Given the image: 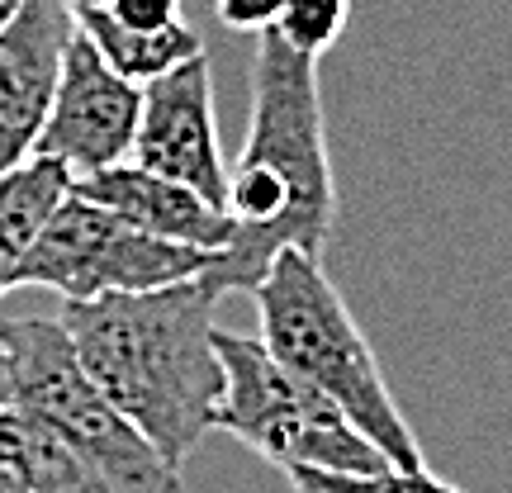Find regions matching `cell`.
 Masks as SVG:
<instances>
[{
	"instance_id": "d6986e66",
	"label": "cell",
	"mask_w": 512,
	"mask_h": 493,
	"mask_svg": "<svg viewBox=\"0 0 512 493\" xmlns=\"http://www.w3.org/2000/svg\"><path fill=\"white\" fill-rule=\"evenodd\" d=\"M10 403V370H5V351H0V408Z\"/></svg>"
},
{
	"instance_id": "7a4b0ae2",
	"label": "cell",
	"mask_w": 512,
	"mask_h": 493,
	"mask_svg": "<svg viewBox=\"0 0 512 493\" xmlns=\"http://www.w3.org/2000/svg\"><path fill=\"white\" fill-rule=\"evenodd\" d=\"M214 304L219 294L204 280H176L162 290L81 299L57 318L100 394L176 470L214 432L223 403Z\"/></svg>"
},
{
	"instance_id": "30bf717a",
	"label": "cell",
	"mask_w": 512,
	"mask_h": 493,
	"mask_svg": "<svg viewBox=\"0 0 512 493\" xmlns=\"http://www.w3.org/2000/svg\"><path fill=\"white\" fill-rule=\"evenodd\" d=\"M72 190L114 209L119 219H128L152 238L185 242L200 252H223L233 242V223L223 209H214L200 190L171 181V176H157L138 162H119L95 171V176H81V181H72Z\"/></svg>"
},
{
	"instance_id": "2e32d148",
	"label": "cell",
	"mask_w": 512,
	"mask_h": 493,
	"mask_svg": "<svg viewBox=\"0 0 512 493\" xmlns=\"http://www.w3.org/2000/svg\"><path fill=\"white\" fill-rule=\"evenodd\" d=\"M105 15L124 29H138V34H157V29H171L181 24V0H114Z\"/></svg>"
},
{
	"instance_id": "8992f818",
	"label": "cell",
	"mask_w": 512,
	"mask_h": 493,
	"mask_svg": "<svg viewBox=\"0 0 512 493\" xmlns=\"http://www.w3.org/2000/svg\"><path fill=\"white\" fill-rule=\"evenodd\" d=\"M219 252H200L185 242L152 238L143 228L119 219L114 209L67 190V200L53 209L48 228L38 233L29 252L24 285L57 290L67 304L100 299V294L162 290L176 280H200Z\"/></svg>"
},
{
	"instance_id": "3957f363",
	"label": "cell",
	"mask_w": 512,
	"mask_h": 493,
	"mask_svg": "<svg viewBox=\"0 0 512 493\" xmlns=\"http://www.w3.org/2000/svg\"><path fill=\"white\" fill-rule=\"evenodd\" d=\"M252 299L256 318H261V342L280 366L309 380L318 394H328L380 446L389 465L427 470L422 446L384 384V370L370 351L366 332L356 328L351 309L323 271V256L294 252V247L280 252L271 271L256 280Z\"/></svg>"
},
{
	"instance_id": "5bb4252c",
	"label": "cell",
	"mask_w": 512,
	"mask_h": 493,
	"mask_svg": "<svg viewBox=\"0 0 512 493\" xmlns=\"http://www.w3.org/2000/svg\"><path fill=\"white\" fill-rule=\"evenodd\" d=\"M294 493H460L441 484L432 470H366V475H337V470H290Z\"/></svg>"
},
{
	"instance_id": "52a82bcc",
	"label": "cell",
	"mask_w": 512,
	"mask_h": 493,
	"mask_svg": "<svg viewBox=\"0 0 512 493\" xmlns=\"http://www.w3.org/2000/svg\"><path fill=\"white\" fill-rule=\"evenodd\" d=\"M138 114H143V86L124 81L95 53L91 38L76 29V38L67 43V57H62L53 110L38 133L34 157L67 166L72 181L95 176L105 166L128 162Z\"/></svg>"
},
{
	"instance_id": "e0dca14e",
	"label": "cell",
	"mask_w": 512,
	"mask_h": 493,
	"mask_svg": "<svg viewBox=\"0 0 512 493\" xmlns=\"http://www.w3.org/2000/svg\"><path fill=\"white\" fill-rule=\"evenodd\" d=\"M285 10V0H214V15L233 34H266Z\"/></svg>"
},
{
	"instance_id": "9a60e30c",
	"label": "cell",
	"mask_w": 512,
	"mask_h": 493,
	"mask_svg": "<svg viewBox=\"0 0 512 493\" xmlns=\"http://www.w3.org/2000/svg\"><path fill=\"white\" fill-rule=\"evenodd\" d=\"M351 19V0H285V10L275 19V34L290 43L294 53L323 57L342 38Z\"/></svg>"
},
{
	"instance_id": "5b68a950",
	"label": "cell",
	"mask_w": 512,
	"mask_h": 493,
	"mask_svg": "<svg viewBox=\"0 0 512 493\" xmlns=\"http://www.w3.org/2000/svg\"><path fill=\"white\" fill-rule=\"evenodd\" d=\"M219 361H223V403L214 427L252 446L261 460L290 470H337V475H366L384 470L389 460L356 422L318 394L309 380L275 361L266 342L238 337L219 328Z\"/></svg>"
},
{
	"instance_id": "ba28073f",
	"label": "cell",
	"mask_w": 512,
	"mask_h": 493,
	"mask_svg": "<svg viewBox=\"0 0 512 493\" xmlns=\"http://www.w3.org/2000/svg\"><path fill=\"white\" fill-rule=\"evenodd\" d=\"M128 157L157 176L200 190L214 209L228 214V166H223L219 128H214L209 53L190 57L176 72L143 86V114H138Z\"/></svg>"
},
{
	"instance_id": "4fadbf2b",
	"label": "cell",
	"mask_w": 512,
	"mask_h": 493,
	"mask_svg": "<svg viewBox=\"0 0 512 493\" xmlns=\"http://www.w3.org/2000/svg\"><path fill=\"white\" fill-rule=\"evenodd\" d=\"M72 15H76V29L95 43V53L105 57L124 81H133V86H147L157 76L176 72L190 57H204L200 29H190L185 19L171 24V29H157V34H138V29L114 24L105 10H72Z\"/></svg>"
},
{
	"instance_id": "9c48e42d",
	"label": "cell",
	"mask_w": 512,
	"mask_h": 493,
	"mask_svg": "<svg viewBox=\"0 0 512 493\" xmlns=\"http://www.w3.org/2000/svg\"><path fill=\"white\" fill-rule=\"evenodd\" d=\"M72 38L76 15L67 0H24L0 29V176L34 157Z\"/></svg>"
},
{
	"instance_id": "ffe728a7",
	"label": "cell",
	"mask_w": 512,
	"mask_h": 493,
	"mask_svg": "<svg viewBox=\"0 0 512 493\" xmlns=\"http://www.w3.org/2000/svg\"><path fill=\"white\" fill-rule=\"evenodd\" d=\"M67 5H72V10H110L114 0H67Z\"/></svg>"
},
{
	"instance_id": "ac0fdd59",
	"label": "cell",
	"mask_w": 512,
	"mask_h": 493,
	"mask_svg": "<svg viewBox=\"0 0 512 493\" xmlns=\"http://www.w3.org/2000/svg\"><path fill=\"white\" fill-rule=\"evenodd\" d=\"M19 10H24V0H0V29H5V24H10Z\"/></svg>"
},
{
	"instance_id": "8fae6325",
	"label": "cell",
	"mask_w": 512,
	"mask_h": 493,
	"mask_svg": "<svg viewBox=\"0 0 512 493\" xmlns=\"http://www.w3.org/2000/svg\"><path fill=\"white\" fill-rule=\"evenodd\" d=\"M0 493H114L105 475L53 427L0 408Z\"/></svg>"
},
{
	"instance_id": "6da1fadb",
	"label": "cell",
	"mask_w": 512,
	"mask_h": 493,
	"mask_svg": "<svg viewBox=\"0 0 512 493\" xmlns=\"http://www.w3.org/2000/svg\"><path fill=\"white\" fill-rule=\"evenodd\" d=\"M233 242L200 275L219 294H252L280 252L323 256L337 223L328 124L318 95V57L294 53L285 38L256 34L252 119L238 166L228 171Z\"/></svg>"
},
{
	"instance_id": "277c9868",
	"label": "cell",
	"mask_w": 512,
	"mask_h": 493,
	"mask_svg": "<svg viewBox=\"0 0 512 493\" xmlns=\"http://www.w3.org/2000/svg\"><path fill=\"white\" fill-rule=\"evenodd\" d=\"M0 351L10 370V408L53 427L105 475L114 493H181V470L114 408L76 361L62 323L5 318Z\"/></svg>"
},
{
	"instance_id": "7c38bea8",
	"label": "cell",
	"mask_w": 512,
	"mask_h": 493,
	"mask_svg": "<svg viewBox=\"0 0 512 493\" xmlns=\"http://www.w3.org/2000/svg\"><path fill=\"white\" fill-rule=\"evenodd\" d=\"M67 190L72 171L48 157H29L10 176H0V299L24 285L29 252L38 247V233L48 228L53 209L67 200Z\"/></svg>"
}]
</instances>
